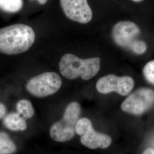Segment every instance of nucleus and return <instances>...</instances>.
Instances as JSON below:
<instances>
[{
  "mask_svg": "<svg viewBox=\"0 0 154 154\" xmlns=\"http://www.w3.org/2000/svg\"><path fill=\"white\" fill-rule=\"evenodd\" d=\"M142 154H154V149L151 148L146 149Z\"/></svg>",
  "mask_w": 154,
  "mask_h": 154,
  "instance_id": "nucleus-16",
  "label": "nucleus"
},
{
  "mask_svg": "<svg viewBox=\"0 0 154 154\" xmlns=\"http://www.w3.org/2000/svg\"><path fill=\"white\" fill-rule=\"evenodd\" d=\"M60 76L54 72H45L28 81L26 88L35 97L44 98L57 93L61 88Z\"/></svg>",
  "mask_w": 154,
  "mask_h": 154,
  "instance_id": "nucleus-4",
  "label": "nucleus"
},
{
  "mask_svg": "<svg viewBox=\"0 0 154 154\" xmlns=\"http://www.w3.org/2000/svg\"><path fill=\"white\" fill-rule=\"evenodd\" d=\"M75 132L81 137V143L88 149H106L112 142L109 135L95 131L91 122L86 118H81L77 122Z\"/></svg>",
  "mask_w": 154,
  "mask_h": 154,
  "instance_id": "nucleus-5",
  "label": "nucleus"
},
{
  "mask_svg": "<svg viewBox=\"0 0 154 154\" xmlns=\"http://www.w3.org/2000/svg\"><path fill=\"white\" fill-rule=\"evenodd\" d=\"M81 113V106L77 102H72L67 105L62 118L50 127L51 138L55 142H66L74 138Z\"/></svg>",
  "mask_w": 154,
  "mask_h": 154,
  "instance_id": "nucleus-3",
  "label": "nucleus"
},
{
  "mask_svg": "<svg viewBox=\"0 0 154 154\" xmlns=\"http://www.w3.org/2000/svg\"><path fill=\"white\" fill-rule=\"evenodd\" d=\"M37 1L41 5H44L48 1V0H37Z\"/></svg>",
  "mask_w": 154,
  "mask_h": 154,
  "instance_id": "nucleus-17",
  "label": "nucleus"
},
{
  "mask_svg": "<svg viewBox=\"0 0 154 154\" xmlns=\"http://www.w3.org/2000/svg\"><path fill=\"white\" fill-rule=\"evenodd\" d=\"M23 0H0V9L7 13H16L21 10Z\"/></svg>",
  "mask_w": 154,
  "mask_h": 154,
  "instance_id": "nucleus-13",
  "label": "nucleus"
},
{
  "mask_svg": "<svg viewBox=\"0 0 154 154\" xmlns=\"http://www.w3.org/2000/svg\"><path fill=\"white\" fill-rule=\"evenodd\" d=\"M17 150L16 145L5 132H0V154H11Z\"/></svg>",
  "mask_w": 154,
  "mask_h": 154,
  "instance_id": "nucleus-11",
  "label": "nucleus"
},
{
  "mask_svg": "<svg viewBox=\"0 0 154 154\" xmlns=\"http://www.w3.org/2000/svg\"><path fill=\"white\" fill-rule=\"evenodd\" d=\"M3 123L7 128L14 131H24L27 128L26 119L17 112H12L6 115Z\"/></svg>",
  "mask_w": 154,
  "mask_h": 154,
  "instance_id": "nucleus-10",
  "label": "nucleus"
},
{
  "mask_svg": "<svg viewBox=\"0 0 154 154\" xmlns=\"http://www.w3.org/2000/svg\"><path fill=\"white\" fill-rule=\"evenodd\" d=\"M131 1H134V2H140L143 1L144 0H131Z\"/></svg>",
  "mask_w": 154,
  "mask_h": 154,
  "instance_id": "nucleus-18",
  "label": "nucleus"
},
{
  "mask_svg": "<svg viewBox=\"0 0 154 154\" xmlns=\"http://www.w3.org/2000/svg\"><path fill=\"white\" fill-rule=\"evenodd\" d=\"M100 59L98 57L81 59L72 54L63 55L59 62L61 74L69 79L79 77L88 81L95 77L100 70Z\"/></svg>",
  "mask_w": 154,
  "mask_h": 154,
  "instance_id": "nucleus-2",
  "label": "nucleus"
},
{
  "mask_svg": "<svg viewBox=\"0 0 154 154\" xmlns=\"http://www.w3.org/2000/svg\"><path fill=\"white\" fill-rule=\"evenodd\" d=\"M154 105V90L149 88H139L122 103L121 109L127 113L140 116L151 109Z\"/></svg>",
  "mask_w": 154,
  "mask_h": 154,
  "instance_id": "nucleus-6",
  "label": "nucleus"
},
{
  "mask_svg": "<svg viewBox=\"0 0 154 154\" xmlns=\"http://www.w3.org/2000/svg\"><path fill=\"white\" fill-rule=\"evenodd\" d=\"M35 39L33 29L25 24H14L0 29V53L16 55L27 51Z\"/></svg>",
  "mask_w": 154,
  "mask_h": 154,
  "instance_id": "nucleus-1",
  "label": "nucleus"
},
{
  "mask_svg": "<svg viewBox=\"0 0 154 154\" xmlns=\"http://www.w3.org/2000/svg\"><path fill=\"white\" fill-rule=\"evenodd\" d=\"M140 29L132 21H122L117 22L112 29V38L116 44L122 48L131 50L138 40Z\"/></svg>",
  "mask_w": 154,
  "mask_h": 154,
  "instance_id": "nucleus-7",
  "label": "nucleus"
},
{
  "mask_svg": "<svg viewBox=\"0 0 154 154\" xmlns=\"http://www.w3.org/2000/svg\"><path fill=\"white\" fill-rule=\"evenodd\" d=\"M134 84L131 77H118L114 74H109L99 78L96 84V88L100 93L116 92L121 95L126 96L131 91Z\"/></svg>",
  "mask_w": 154,
  "mask_h": 154,
  "instance_id": "nucleus-8",
  "label": "nucleus"
},
{
  "mask_svg": "<svg viewBox=\"0 0 154 154\" xmlns=\"http://www.w3.org/2000/svg\"><path fill=\"white\" fill-rule=\"evenodd\" d=\"M6 112V108L5 106L0 103V119L4 118L5 116Z\"/></svg>",
  "mask_w": 154,
  "mask_h": 154,
  "instance_id": "nucleus-15",
  "label": "nucleus"
},
{
  "mask_svg": "<svg viewBox=\"0 0 154 154\" xmlns=\"http://www.w3.org/2000/svg\"><path fill=\"white\" fill-rule=\"evenodd\" d=\"M17 112L25 119L33 117L34 110L32 103L26 99H21L16 104Z\"/></svg>",
  "mask_w": 154,
  "mask_h": 154,
  "instance_id": "nucleus-12",
  "label": "nucleus"
},
{
  "mask_svg": "<svg viewBox=\"0 0 154 154\" xmlns=\"http://www.w3.org/2000/svg\"><path fill=\"white\" fill-rule=\"evenodd\" d=\"M62 9L69 19L82 24L90 22L93 12L88 0H60Z\"/></svg>",
  "mask_w": 154,
  "mask_h": 154,
  "instance_id": "nucleus-9",
  "label": "nucleus"
},
{
  "mask_svg": "<svg viewBox=\"0 0 154 154\" xmlns=\"http://www.w3.org/2000/svg\"><path fill=\"white\" fill-rule=\"evenodd\" d=\"M143 72L146 79L154 85V60L149 61L144 66Z\"/></svg>",
  "mask_w": 154,
  "mask_h": 154,
  "instance_id": "nucleus-14",
  "label": "nucleus"
}]
</instances>
